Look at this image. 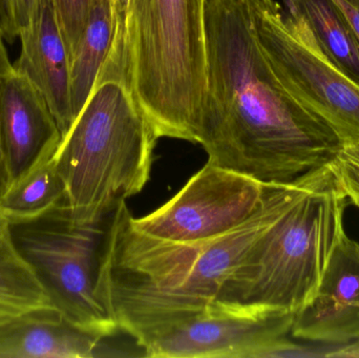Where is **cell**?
<instances>
[{"label": "cell", "mask_w": 359, "mask_h": 358, "mask_svg": "<svg viewBox=\"0 0 359 358\" xmlns=\"http://www.w3.org/2000/svg\"><path fill=\"white\" fill-rule=\"evenodd\" d=\"M359 40V8L349 0H332Z\"/></svg>", "instance_id": "22"}, {"label": "cell", "mask_w": 359, "mask_h": 358, "mask_svg": "<svg viewBox=\"0 0 359 358\" xmlns=\"http://www.w3.org/2000/svg\"><path fill=\"white\" fill-rule=\"evenodd\" d=\"M294 319L280 309L215 302L141 349L154 358H267L291 336Z\"/></svg>", "instance_id": "9"}, {"label": "cell", "mask_w": 359, "mask_h": 358, "mask_svg": "<svg viewBox=\"0 0 359 358\" xmlns=\"http://www.w3.org/2000/svg\"><path fill=\"white\" fill-rule=\"evenodd\" d=\"M19 38L20 55L13 67L39 90L63 138L73 125L75 116L71 61L53 0H38L31 25Z\"/></svg>", "instance_id": "12"}, {"label": "cell", "mask_w": 359, "mask_h": 358, "mask_svg": "<svg viewBox=\"0 0 359 358\" xmlns=\"http://www.w3.org/2000/svg\"><path fill=\"white\" fill-rule=\"evenodd\" d=\"M38 0H0V33L14 41L29 27Z\"/></svg>", "instance_id": "20"}, {"label": "cell", "mask_w": 359, "mask_h": 358, "mask_svg": "<svg viewBox=\"0 0 359 358\" xmlns=\"http://www.w3.org/2000/svg\"><path fill=\"white\" fill-rule=\"evenodd\" d=\"M295 340L347 346L359 338V243L346 233L313 300L295 315Z\"/></svg>", "instance_id": "11"}, {"label": "cell", "mask_w": 359, "mask_h": 358, "mask_svg": "<svg viewBox=\"0 0 359 358\" xmlns=\"http://www.w3.org/2000/svg\"><path fill=\"white\" fill-rule=\"evenodd\" d=\"M104 340L57 309H42L0 325V358H93L100 357Z\"/></svg>", "instance_id": "13"}, {"label": "cell", "mask_w": 359, "mask_h": 358, "mask_svg": "<svg viewBox=\"0 0 359 358\" xmlns=\"http://www.w3.org/2000/svg\"><path fill=\"white\" fill-rule=\"evenodd\" d=\"M61 139L54 115L32 82L14 67L0 76V141L8 186L54 156Z\"/></svg>", "instance_id": "10"}, {"label": "cell", "mask_w": 359, "mask_h": 358, "mask_svg": "<svg viewBox=\"0 0 359 358\" xmlns=\"http://www.w3.org/2000/svg\"><path fill=\"white\" fill-rule=\"evenodd\" d=\"M53 2L71 61L86 29L92 0H53Z\"/></svg>", "instance_id": "18"}, {"label": "cell", "mask_w": 359, "mask_h": 358, "mask_svg": "<svg viewBox=\"0 0 359 358\" xmlns=\"http://www.w3.org/2000/svg\"><path fill=\"white\" fill-rule=\"evenodd\" d=\"M290 182L265 184L259 209L240 226L198 243L136 228L126 200L104 233L96 296L118 331L145 343L206 311L284 206Z\"/></svg>", "instance_id": "2"}, {"label": "cell", "mask_w": 359, "mask_h": 358, "mask_svg": "<svg viewBox=\"0 0 359 358\" xmlns=\"http://www.w3.org/2000/svg\"><path fill=\"white\" fill-rule=\"evenodd\" d=\"M118 20L117 0H92L88 22L71 60V95L75 119L109 56Z\"/></svg>", "instance_id": "14"}, {"label": "cell", "mask_w": 359, "mask_h": 358, "mask_svg": "<svg viewBox=\"0 0 359 358\" xmlns=\"http://www.w3.org/2000/svg\"><path fill=\"white\" fill-rule=\"evenodd\" d=\"M4 37L0 33V76L8 73L13 69V64L10 62L6 46H4ZM8 186V177L6 172V162H4V153H2L1 141H0V197L4 195Z\"/></svg>", "instance_id": "21"}, {"label": "cell", "mask_w": 359, "mask_h": 358, "mask_svg": "<svg viewBox=\"0 0 359 358\" xmlns=\"http://www.w3.org/2000/svg\"><path fill=\"white\" fill-rule=\"evenodd\" d=\"M12 235L55 308L72 325L102 338L118 331L96 296L100 226L74 223L65 208L25 222L13 223Z\"/></svg>", "instance_id": "7"}, {"label": "cell", "mask_w": 359, "mask_h": 358, "mask_svg": "<svg viewBox=\"0 0 359 358\" xmlns=\"http://www.w3.org/2000/svg\"><path fill=\"white\" fill-rule=\"evenodd\" d=\"M257 39L289 92L344 143L359 141V84L328 56L307 21L276 0H252Z\"/></svg>", "instance_id": "6"}, {"label": "cell", "mask_w": 359, "mask_h": 358, "mask_svg": "<svg viewBox=\"0 0 359 358\" xmlns=\"http://www.w3.org/2000/svg\"><path fill=\"white\" fill-rule=\"evenodd\" d=\"M48 308H55L50 296L17 248L12 225L0 210V325Z\"/></svg>", "instance_id": "15"}, {"label": "cell", "mask_w": 359, "mask_h": 358, "mask_svg": "<svg viewBox=\"0 0 359 358\" xmlns=\"http://www.w3.org/2000/svg\"><path fill=\"white\" fill-rule=\"evenodd\" d=\"M329 163L349 204L359 208V141L341 144Z\"/></svg>", "instance_id": "19"}, {"label": "cell", "mask_w": 359, "mask_h": 358, "mask_svg": "<svg viewBox=\"0 0 359 358\" xmlns=\"http://www.w3.org/2000/svg\"><path fill=\"white\" fill-rule=\"evenodd\" d=\"M349 1H351L352 4H355L359 8V0H349Z\"/></svg>", "instance_id": "24"}, {"label": "cell", "mask_w": 359, "mask_h": 358, "mask_svg": "<svg viewBox=\"0 0 359 358\" xmlns=\"http://www.w3.org/2000/svg\"><path fill=\"white\" fill-rule=\"evenodd\" d=\"M158 139L128 83L119 12L109 56L54 156L67 216L100 226L119 202L140 193L151 177Z\"/></svg>", "instance_id": "3"}, {"label": "cell", "mask_w": 359, "mask_h": 358, "mask_svg": "<svg viewBox=\"0 0 359 358\" xmlns=\"http://www.w3.org/2000/svg\"><path fill=\"white\" fill-rule=\"evenodd\" d=\"M348 205L329 162L291 181L282 209L224 284L215 302L297 315L313 300L346 235Z\"/></svg>", "instance_id": "4"}, {"label": "cell", "mask_w": 359, "mask_h": 358, "mask_svg": "<svg viewBox=\"0 0 359 358\" xmlns=\"http://www.w3.org/2000/svg\"><path fill=\"white\" fill-rule=\"evenodd\" d=\"M264 191V183L207 162L170 201L133 222L158 239L198 243L249 220L259 209Z\"/></svg>", "instance_id": "8"}, {"label": "cell", "mask_w": 359, "mask_h": 358, "mask_svg": "<svg viewBox=\"0 0 359 358\" xmlns=\"http://www.w3.org/2000/svg\"><path fill=\"white\" fill-rule=\"evenodd\" d=\"M207 95L198 143L209 163L264 184L328 163L334 132L285 88L257 39L252 0H206Z\"/></svg>", "instance_id": "1"}, {"label": "cell", "mask_w": 359, "mask_h": 358, "mask_svg": "<svg viewBox=\"0 0 359 358\" xmlns=\"http://www.w3.org/2000/svg\"><path fill=\"white\" fill-rule=\"evenodd\" d=\"M332 358H359V338L352 344L339 348Z\"/></svg>", "instance_id": "23"}, {"label": "cell", "mask_w": 359, "mask_h": 358, "mask_svg": "<svg viewBox=\"0 0 359 358\" xmlns=\"http://www.w3.org/2000/svg\"><path fill=\"white\" fill-rule=\"evenodd\" d=\"M54 156L12 183L0 197V210L11 224L34 220L65 207V185Z\"/></svg>", "instance_id": "16"}, {"label": "cell", "mask_w": 359, "mask_h": 358, "mask_svg": "<svg viewBox=\"0 0 359 358\" xmlns=\"http://www.w3.org/2000/svg\"><path fill=\"white\" fill-rule=\"evenodd\" d=\"M286 11L301 15L325 52L359 84V40L332 0H284Z\"/></svg>", "instance_id": "17"}, {"label": "cell", "mask_w": 359, "mask_h": 358, "mask_svg": "<svg viewBox=\"0 0 359 358\" xmlns=\"http://www.w3.org/2000/svg\"><path fill=\"white\" fill-rule=\"evenodd\" d=\"M206 0H128L126 74L158 138L198 143L207 95Z\"/></svg>", "instance_id": "5"}]
</instances>
